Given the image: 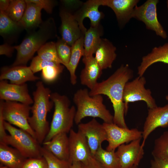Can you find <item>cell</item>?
I'll list each match as a JSON object with an SVG mask.
<instances>
[{
	"instance_id": "83f0119b",
	"label": "cell",
	"mask_w": 168,
	"mask_h": 168,
	"mask_svg": "<svg viewBox=\"0 0 168 168\" xmlns=\"http://www.w3.org/2000/svg\"><path fill=\"white\" fill-rule=\"evenodd\" d=\"M94 157L103 168H120L115 151H109L101 146L96 151Z\"/></svg>"
},
{
	"instance_id": "bcb514c9",
	"label": "cell",
	"mask_w": 168,
	"mask_h": 168,
	"mask_svg": "<svg viewBox=\"0 0 168 168\" xmlns=\"http://www.w3.org/2000/svg\"><path fill=\"white\" fill-rule=\"evenodd\" d=\"M166 3H167V8L168 11V0H167L166 1Z\"/></svg>"
},
{
	"instance_id": "f35d334b",
	"label": "cell",
	"mask_w": 168,
	"mask_h": 168,
	"mask_svg": "<svg viewBox=\"0 0 168 168\" xmlns=\"http://www.w3.org/2000/svg\"><path fill=\"white\" fill-rule=\"evenodd\" d=\"M150 168H168V161L153 158L151 161Z\"/></svg>"
},
{
	"instance_id": "1f68e13d",
	"label": "cell",
	"mask_w": 168,
	"mask_h": 168,
	"mask_svg": "<svg viewBox=\"0 0 168 168\" xmlns=\"http://www.w3.org/2000/svg\"><path fill=\"white\" fill-rule=\"evenodd\" d=\"M20 28H22L18 22L11 19L6 12H0V33L2 35L14 33Z\"/></svg>"
},
{
	"instance_id": "4316f807",
	"label": "cell",
	"mask_w": 168,
	"mask_h": 168,
	"mask_svg": "<svg viewBox=\"0 0 168 168\" xmlns=\"http://www.w3.org/2000/svg\"><path fill=\"white\" fill-rule=\"evenodd\" d=\"M84 37L83 35L71 46V53L69 63L66 68L70 74L71 84L75 85L77 82V77L75 72L81 58L84 55Z\"/></svg>"
},
{
	"instance_id": "e575fe53",
	"label": "cell",
	"mask_w": 168,
	"mask_h": 168,
	"mask_svg": "<svg viewBox=\"0 0 168 168\" xmlns=\"http://www.w3.org/2000/svg\"><path fill=\"white\" fill-rule=\"evenodd\" d=\"M58 55L66 68L70 61L71 46L66 43L62 38H58L56 43Z\"/></svg>"
},
{
	"instance_id": "8d00e7d4",
	"label": "cell",
	"mask_w": 168,
	"mask_h": 168,
	"mask_svg": "<svg viewBox=\"0 0 168 168\" xmlns=\"http://www.w3.org/2000/svg\"><path fill=\"white\" fill-rule=\"evenodd\" d=\"M59 64L44 60L37 55L33 58L30 67L33 73H35L42 70L46 67L55 66Z\"/></svg>"
},
{
	"instance_id": "4fadbf2b",
	"label": "cell",
	"mask_w": 168,
	"mask_h": 168,
	"mask_svg": "<svg viewBox=\"0 0 168 168\" xmlns=\"http://www.w3.org/2000/svg\"><path fill=\"white\" fill-rule=\"evenodd\" d=\"M78 130L86 138L92 155L101 147L102 143L107 141L106 131L102 124L95 118L89 122L78 124Z\"/></svg>"
},
{
	"instance_id": "5bb4252c",
	"label": "cell",
	"mask_w": 168,
	"mask_h": 168,
	"mask_svg": "<svg viewBox=\"0 0 168 168\" xmlns=\"http://www.w3.org/2000/svg\"><path fill=\"white\" fill-rule=\"evenodd\" d=\"M168 127V104L162 107L156 106L148 109V114L142 131V147L150 134L158 127Z\"/></svg>"
},
{
	"instance_id": "d6986e66",
	"label": "cell",
	"mask_w": 168,
	"mask_h": 168,
	"mask_svg": "<svg viewBox=\"0 0 168 168\" xmlns=\"http://www.w3.org/2000/svg\"><path fill=\"white\" fill-rule=\"evenodd\" d=\"M99 6L95 0H88L84 2L81 7L73 14L83 35L87 30L83 24V20L86 17L90 19L92 27H96L100 24V21L103 18L104 15L99 11Z\"/></svg>"
},
{
	"instance_id": "d4e9b609",
	"label": "cell",
	"mask_w": 168,
	"mask_h": 168,
	"mask_svg": "<svg viewBox=\"0 0 168 168\" xmlns=\"http://www.w3.org/2000/svg\"><path fill=\"white\" fill-rule=\"evenodd\" d=\"M26 158L16 149L0 142V161L11 168H20Z\"/></svg>"
},
{
	"instance_id": "f546056e",
	"label": "cell",
	"mask_w": 168,
	"mask_h": 168,
	"mask_svg": "<svg viewBox=\"0 0 168 168\" xmlns=\"http://www.w3.org/2000/svg\"><path fill=\"white\" fill-rule=\"evenodd\" d=\"M37 52L38 56L41 59L63 65V63L58 57L56 43L54 42L50 41L47 42L42 46Z\"/></svg>"
},
{
	"instance_id": "9a60e30c",
	"label": "cell",
	"mask_w": 168,
	"mask_h": 168,
	"mask_svg": "<svg viewBox=\"0 0 168 168\" xmlns=\"http://www.w3.org/2000/svg\"><path fill=\"white\" fill-rule=\"evenodd\" d=\"M0 99L29 105L33 103L26 83L21 85L9 83L6 80L0 82Z\"/></svg>"
},
{
	"instance_id": "c3c4849f",
	"label": "cell",
	"mask_w": 168,
	"mask_h": 168,
	"mask_svg": "<svg viewBox=\"0 0 168 168\" xmlns=\"http://www.w3.org/2000/svg\"><path fill=\"white\" fill-rule=\"evenodd\" d=\"M132 168H138V166H133Z\"/></svg>"
},
{
	"instance_id": "ffe728a7",
	"label": "cell",
	"mask_w": 168,
	"mask_h": 168,
	"mask_svg": "<svg viewBox=\"0 0 168 168\" xmlns=\"http://www.w3.org/2000/svg\"><path fill=\"white\" fill-rule=\"evenodd\" d=\"M82 62L85 66L80 75L81 83L91 90L98 82L97 80L101 76L102 70L93 56L83 57Z\"/></svg>"
},
{
	"instance_id": "e0dca14e",
	"label": "cell",
	"mask_w": 168,
	"mask_h": 168,
	"mask_svg": "<svg viewBox=\"0 0 168 168\" xmlns=\"http://www.w3.org/2000/svg\"><path fill=\"white\" fill-rule=\"evenodd\" d=\"M61 24L60 32L61 38L70 46L81 36L84 35L73 14L65 9L60 12Z\"/></svg>"
},
{
	"instance_id": "5b68a950",
	"label": "cell",
	"mask_w": 168,
	"mask_h": 168,
	"mask_svg": "<svg viewBox=\"0 0 168 168\" xmlns=\"http://www.w3.org/2000/svg\"><path fill=\"white\" fill-rule=\"evenodd\" d=\"M50 98L54 103V110L49 131L44 142L50 141L59 133H69L74 122L76 111L74 106H71L70 101L67 96L55 92L51 93Z\"/></svg>"
},
{
	"instance_id": "ba28073f",
	"label": "cell",
	"mask_w": 168,
	"mask_h": 168,
	"mask_svg": "<svg viewBox=\"0 0 168 168\" xmlns=\"http://www.w3.org/2000/svg\"><path fill=\"white\" fill-rule=\"evenodd\" d=\"M159 1L147 0L140 6H136L132 18L143 22L147 29L155 31L157 36L166 39L167 38V34L157 18L156 6Z\"/></svg>"
},
{
	"instance_id": "7402d4cb",
	"label": "cell",
	"mask_w": 168,
	"mask_h": 168,
	"mask_svg": "<svg viewBox=\"0 0 168 168\" xmlns=\"http://www.w3.org/2000/svg\"><path fill=\"white\" fill-rule=\"evenodd\" d=\"M25 1L26 3V9L22 18L18 23L22 28L30 33L38 28L42 22L41 17L42 8L37 4L29 0Z\"/></svg>"
},
{
	"instance_id": "30bf717a",
	"label": "cell",
	"mask_w": 168,
	"mask_h": 168,
	"mask_svg": "<svg viewBox=\"0 0 168 168\" xmlns=\"http://www.w3.org/2000/svg\"><path fill=\"white\" fill-rule=\"evenodd\" d=\"M68 138V161L71 164L75 162H80L82 164L88 165L97 162L92 155L86 138L79 131L76 132L72 129Z\"/></svg>"
},
{
	"instance_id": "2e32d148",
	"label": "cell",
	"mask_w": 168,
	"mask_h": 168,
	"mask_svg": "<svg viewBox=\"0 0 168 168\" xmlns=\"http://www.w3.org/2000/svg\"><path fill=\"white\" fill-rule=\"evenodd\" d=\"M100 6H106L114 12L119 24L124 26L132 18V15L139 0H95Z\"/></svg>"
},
{
	"instance_id": "7a4b0ae2",
	"label": "cell",
	"mask_w": 168,
	"mask_h": 168,
	"mask_svg": "<svg viewBox=\"0 0 168 168\" xmlns=\"http://www.w3.org/2000/svg\"><path fill=\"white\" fill-rule=\"evenodd\" d=\"M36 86V89L33 93V103L31 109L32 114L29 118L28 122L35 133L36 139L41 145L50 129L47 119V114L54 105L50 99V90L45 87L41 81L38 82Z\"/></svg>"
},
{
	"instance_id": "3957f363",
	"label": "cell",
	"mask_w": 168,
	"mask_h": 168,
	"mask_svg": "<svg viewBox=\"0 0 168 168\" xmlns=\"http://www.w3.org/2000/svg\"><path fill=\"white\" fill-rule=\"evenodd\" d=\"M30 33L19 45L14 46L17 55L11 66H26L35 53L47 41L57 36L54 19L52 18L48 19L42 23L36 31Z\"/></svg>"
},
{
	"instance_id": "9c48e42d",
	"label": "cell",
	"mask_w": 168,
	"mask_h": 168,
	"mask_svg": "<svg viewBox=\"0 0 168 168\" xmlns=\"http://www.w3.org/2000/svg\"><path fill=\"white\" fill-rule=\"evenodd\" d=\"M146 83V80L143 76H138L132 81H128L126 83L124 90L123 100L127 110L129 103L139 101L145 102L148 109L157 106L151 91L145 88Z\"/></svg>"
},
{
	"instance_id": "836d02e7",
	"label": "cell",
	"mask_w": 168,
	"mask_h": 168,
	"mask_svg": "<svg viewBox=\"0 0 168 168\" xmlns=\"http://www.w3.org/2000/svg\"><path fill=\"white\" fill-rule=\"evenodd\" d=\"M64 66L59 64L55 66H49L43 68L41 77L45 82L50 83L55 81L62 72Z\"/></svg>"
},
{
	"instance_id": "603a6c76",
	"label": "cell",
	"mask_w": 168,
	"mask_h": 168,
	"mask_svg": "<svg viewBox=\"0 0 168 168\" xmlns=\"http://www.w3.org/2000/svg\"><path fill=\"white\" fill-rule=\"evenodd\" d=\"M116 49V47L109 40L101 39L94 57L102 70L112 68L117 57Z\"/></svg>"
},
{
	"instance_id": "4dcf8cb0",
	"label": "cell",
	"mask_w": 168,
	"mask_h": 168,
	"mask_svg": "<svg viewBox=\"0 0 168 168\" xmlns=\"http://www.w3.org/2000/svg\"><path fill=\"white\" fill-rule=\"evenodd\" d=\"M26 8V3L23 0H10L9 7L6 13L13 21L18 22L22 18Z\"/></svg>"
},
{
	"instance_id": "6da1fadb",
	"label": "cell",
	"mask_w": 168,
	"mask_h": 168,
	"mask_svg": "<svg viewBox=\"0 0 168 168\" xmlns=\"http://www.w3.org/2000/svg\"><path fill=\"white\" fill-rule=\"evenodd\" d=\"M133 76V71L129 65L122 64L108 78L98 82L89 91L91 96L104 95L109 98L114 111L113 123L124 128H128L124 118L127 110L123 100L124 90Z\"/></svg>"
},
{
	"instance_id": "7c38bea8",
	"label": "cell",
	"mask_w": 168,
	"mask_h": 168,
	"mask_svg": "<svg viewBox=\"0 0 168 168\" xmlns=\"http://www.w3.org/2000/svg\"><path fill=\"white\" fill-rule=\"evenodd\" d=\"M141 139L122 144L117 148L115 153L120 168H132L135 166H138L144 154L143 148L141 143Z\"/></svg>"
},
{
	"instance_id": "ab89813d",
	"label": "cell",
	"mask_w": 168,
	"mask_h": 168,
	"mask_svg": "<svg viewBox=\"0 0 168 168\" xmlns=\"http://www.w3.org/2000/svg\"><path fill=\"white\" fill-rule=\"evenodd\" d=\"M14 49V46H12L7 44H3L0 46V54L11 57Z\"/></svg>"
},
{
	"instance_id": "f6af8a7d",
	"label": "cell",
	"mask_w": 168,
	"mask_h": 168,
	"mask_svg": "<svg viewBox=\"0 0 168 168\" xmlns=\"http://www.w3.org/2000/svg\"><path fill=\"white\" fill-rule=\"evenodd\" d=\"M0 168H11L7 166H0Z\"/></svg>"
},
{
	"instance_id": "44dd1931",
	"label": "cell",
	"mask_w": 168,
	"mask_h": 168,
	"mask_svg": "<svg viewBox=\"0 0 168 168\" xmlns=\"http://www.w3.org/2000/svg\"><path fill=\"white\" fill-rule=\"evenodd\" d=\"M42 144L43 147L57 158L68 161L69 145L67 133H62L58 134L51 140L44 142Z\"/></svg>"
},
{
	"instance_id": "ac0fdd59",
	"label": "cell",
	"mask_w": 168,
	"mask_h": 168,
	"mask_svg": "<svg viewBox=\"0 0 168 168\" xmlns=\"http://www.w3.org/2000/svg\"><path fill=\"white\" fill-rule=\"evenodd\" d=\"M30 66H17L2 68L0 80H9L10 83L21 85L28 81H35L40 78L34 74Z\"/></svg>"
},
{
	"instance_id": "d590c367",
	"label": "cell",
	"mask_w": 168,
	"mask_h": 168,
	"mask_svg": "<svg viewBox=\"0 0 168 168\" xmlns=\"http://www.w3.org/2000/svg\"><path fill=\"white\" fill-rule=\"evenodd\" d=\"M20 168H48L43 156L26 158Z\"/></svg>"
},
{
	"instance_id": "8fae6325",
	"label": "cell",
	"mask_w": 168,
	"mask_h": 168,
	"mask_svg": "<svg viewBox=\"0 0 168 168\" xmlns=\"http://www.w3.org/2000/svg\"><path fill=\"white\" fill-rule=\"evenodd\" d=\"M102 124L107 134L108 151H115L122 144L142 138V131L136 128H124L114 123L104 122Z\"/></svg>"
},
{
	"instance_id": "60d3db41",
	"label": "cell",
	"mask_w": 168,
	"mask_h": 168,
	"mask_svg": "<svg viewBox=\"0 0 168 168\" xmlns=\"http://www.w3.org/2000/svg\"><path fill=\"white\" fill-rule=\"evenodd\" d=\"M5 121L1 113H0V141L7 135L4 127Z\"/></svg>"
},
{
	"instance_id": "f1b7e54d",
	"label": "cell",
	"mask_w": 168,
	"mask_h": 168,
	"mask_svg": "<svg viewBox=\"0 0 168 168\" xmlns=\"http://www.w3.org/2000/svg\"><path fill=\"white\" fill-rule=\"evenodd\" d=\"M152 154L153 158L168 161V130L155 140Z\"/></svg>"
},
{
	"instance_id": "ee69618b",
	"label": "cell",
	"mask_w": 168,
	"mask_h": 168,
	"mask_svg": "<svg viewBox=\"0 0 168 168\" xmlns=\"http://www.w3.org/2000/svg\"><path fill=\"white\" fill-rule=\"evenodd\" d=\"M69 168H82V165L80 162H75L71 164Z\"/></svg>"
},
{
	"instance_id": "277c9868",
	"label": "cell",
	"mask_w": 168,
	"mask_h": 168,
	"mask_svg": "<svg viewBox=\"0 0 168 168\" xmlns=\"http://www.w3.org/2000/svg\"><path fill=\"white\" fill-rule=\"evenodd\" d=\"M73 100L77 108L74 119L77 124L87 117L100 118L105 123H113V115L104 104L101 95L91 96L87 89H80L74 93Z\"/></svg>"
},
{
	"instance_id": "7bdbcfd3",
	"label": "cell",
	"mask_w": 168,
	"mask_h": 168,
	"mask_svg": "<svg viewBox=\"0 0 168 168\" xmlns=\"http://www.w3.org/2000/svg\"><path fill=\"white\" fill-rule=\"evenodd\" d=\"M82 168H103L99 162L89 165H84L82 164Z\"/></svg>"
},
{
	"instance_id": "7dc6e473",
	"label": "cell",
	"mask_w": 168,
	"mask_h": 168,
	"mask_svg": "<svg viewBox=\"0 0 168 168\" xmlns=\"http://www.w3.org/2000/svg\"><path fill=\"white\" fill-rule=\"evenodd\" d=\"M166 99L168 101V95L166 96Z\"/></svg>"
},
{
	"instance_id": "52a82bcc",
	"label": "cell",
	"mask_w": 168,
	"mask_h": 168,
	"mask_svg": "<svg viewBox=\"0 0 168 168\" xmlns=\"http://www.w3.org/2000/svg\"><path fill=\"white\" fill-rule=\"evenodd\" d=\"M31 109L30 105L17 102L0 100V113L4 120L26 131L36 139L35 133L28 122Z\"/></svg>"
},
{
	"instance_id": "484cf974",
	"label": "cell",
	"mask_w": 168,
	"mask_h": 168,
	"mask_svg": "<svg viewBox=\"0 0 168 168\" xmlns=\"http://www.w3.org/2000/svg\"><path fill=\"white\" fill-rule=\"evenodd\" d=\"M103 32L100 24L95 27L91 26L86 32L84 37V55L83 57L93 56L100 43Z\"/></svg>"
},
{
	"instance_id": "8992f818",
	"label": "cell",
	"mask_w": 168,
	"mask_h": 168,
	"mask_svg": "<svg viewBox=\"0 0 168 168\" xmlns=\"http://www.w3.org/2000/svg\"><path fill=\"white\" fill-rule=\"evenodd\" d=\"M4 127L9 133L0 142L17 150L26 158L42 157V147L37 140L26 131L16 128L5 121Z\"/></svg>"
},
{
	"instance_id": "d6a6232c",
	"label": "cell",
	"mask_w": 168,
	"mask_h": 168,
	"mask_svg": "<svg viewBox=\"0 0 168 168\" xmlns=\"http://www.w3.org/2000/svg\"><path fill=\"white\" fill-rule=\"evenodd\" d=\"M41 153L45 160L48 168H69L71 165L68 161L57 158L43 147L41 148Z\"/></svg>"
},
{
	"instance_id": "b9f144b4",
	"label": "cell",
	"mask_w": 168,
	"mask_h": 168,
	"mask_svg": "<svg viewBox=\"0 0 168 168\" xmlns=\"http://www.w3.org/2000/svg\"><path fill=\"white\" fill-rule=\"evenodd\" d=\"M10 3V0H0V11L6 12L9 7Z\"/></svg>"
},
{
	"instance_id": "cb8c5ba5",
	"label": "cell",
	"mask_w": 168,
	"mask_h": 168,
	"mask_svg": "<svg viewBox=\"0 0 168 168\" xmlns=\"http://www.w3.org/2000/svg\"><path fill=\"white\" fill-rule=\"evenodd\" d=\"M157 62L168 64V42L154 47L150 53L142 57V62L138 68V74L139 76H143L150 66Z\"/></svg>"
},
{
	"instance_id": "74e56055",
	"label": "cell",
	"mask_w": 168,
	"mask_h": 168,
	"mask_svg": "<svg viewBox=\"0 0 168 168\" xmlns=\"http://www.w3.org/2000/svg\"><path fill=\"white\" fill-rule=\"evenodd\" d=\"M39 5L48 13H52L55 3L54 1L51 0H29Z\"/></svg>"
}]
</instances>
